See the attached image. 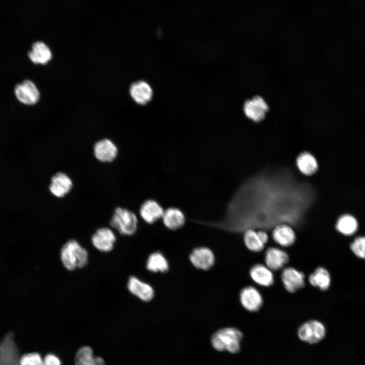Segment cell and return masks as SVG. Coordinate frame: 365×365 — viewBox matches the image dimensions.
Masks as SVG:
<instances>
[{
  "label": "cell",
  "instance_id": "cell-23",
  "mask_svg": "<svg viewBox=\"0 0 365 365\" xmlns=\"http://www.w3.org/2000/svg\"><path fill=\"white\" fill-rule=\"evenodd\" d=\"M146 268L150 272L164 273L168 270L169 266L164 255L160 251H156L149 256Z\"/></svg>",
  "mask_w": 365,
  "mask_h": 365
},
{
  "label": "cell",
  "instance_id": "cell-21",
  "mask_svg": "<svg viewBox=\"0 0 365 365\" xmlns=\"http://www.w3.org/2000/svg\"><path fill=\"white\" fill-rule=\"evenodd\" d=\"M30 60L35 64H45L52 58L50 49L44 43L36 42L32 46V49L28 52Z\"/></svg>",
  "mask_w": 365,
  "mask_h": 365
},
{
  "label": "cell",
  "instance_id": "cell-31",
  "mask_svg": "<svg viewBox=\"0 0 365 365\" xmlns=\"http://www.w3.org/2000/svg\"><path fill=\"white\" fill-rule=\"evenodd\" d=\"M257 232L261 241L264 244H266L268 241V236L267 233L263 230H259Z\"/></svg>",
  "mask_w": 365,
  "mask_h": 365
},
{
  "label": "cell",
  "instance_id": "cell-28",
  "mask_svg": "<svg viewBox=\"0 0 365 365\" xmlns=\"http://www.w3.org/2000/svg\"><path fill=\"white\" fill-rule=\"evenodd\" d=\"M350 248L357 257L365 259V237H358L351 243Z\"/></svg>",
  "mask_w": 365,
  "mask_h": 365
},
{
  "label": "cell",
  "instance_id": "cell-20",
  "mask_svg": "<svg viewBox=\"0 0 365 365\" xmlns=\"http://www.w3.org/2000/svg\"><path fill=\"white\" fill-rule=\"evenodd\" d=\"M130 93L133 100L139 104H146L153 97L151 87L143 81L133 83L130 88Z\"/></svg>",
  "mask_w": 365,
  "mask_h": 365
},
{
  "label": "cell",
  "instance_id": "cell-26",
  "mask_svg": "<svg viewBox=\"0 0 365 365\" xmlns=\"http://www.w3.org/2000/svg\"><path fill=\"white\" fill-rule=\"evenodd\" d=\"M336 227L341 234L351 235L356 231L358 224L356 220L353 216L345 214L339 218Z\"/></svg>",
  "mask_w": 365,
  "mask_h": 365
},
{
  "label": "cell",
  "instance_id": "cell-3",
  "mask_svg": "<svg viewBox=\"0 0 365 365\" xmlns=\"http://www.w3.org/2000/svg\"><path fill=\"white\" fill-rule=\"evenodd\" d=\"M109 224L120 234L131 236L137 230L138 219L133 211L125 208L117 207L114 211Z\"/></svg>",
  "mask_w": 365,
  "mask_h": 365
},
{
  "label": "cell",
  "instance_id": "cell-18",
  "mask_svg": "<svg viewBox=\"0 0 365 365\" xmlns=\"http://www.w3.org/2000/svg\"><path fill=\"white\" fill-rule=\"evenodd\" d=\"M162 218L165 226L171 230L181 228L186 222V217L182 210L174 207H170L165 210Z\"/></svg>",
  "mask_w": 365,
  "mask_h": 365
},
{
  "label": "cell",
  "instance_id": "cell-15",
  "mask_svg": "<svg viewBox=\"0 0 365 365\" xmlns=\"http://www.w3.org/2000/svg\"><path fill=\"white\" fill-rule=\"evenodd\" d=\"M164 211L158 202L154 199H148L140 206L139 214L145 223L152 224L162 218Z\"/></svg>",
  "mask_w": 365,
  "mask_h": 365
},
{
  "label": "cell",
  "instance_id": "cell-17",
  "mask_svg": "<svg viewBox=\"0 0 365 365\" xmlns=\"http://www.w3.org/2000/svg\"><path fill=\"white\" fill-rule=\"evenodd\" d=\"M287 253L282 249L270 247L265 252V262L271 270H278L282 268L288 261Z\"/></svg>",
  "mask_w": 365,
  "mask_h": 365
},
{
  "label": "cell",
  "instance_id": "cell-10",
  "mask_svg": "<svg viewBox=\"0 0 365 365\" xmlns=\"http://www.w3.org/2000/svg\"><path fill=\"white\" fill-rule=\"evenodd\" d=\"M190 260L196 268L208 270L212 267L215 262V257L212 251L206 247L194 248L190 254Z\"/></svg>",
  "mask_w": 365,
  "mask_h": 365
},
{
  "label": "cell",
  "instance_id": "cell-9",
  "mask_svg": "<svg viewBox=\"0 0 365 365\" xmlns=\"http://www.w3.org/2000/svg\"><path fill=\"white\" fill-rule=\"evenodd\" d=\"M14 93L17 99L26 105L34 104L40 98V93L36 86L30 80H25L17 85Z\"/></svg>",
  "mask_w": 365,
  "mask_h": 365
},
{
  "label": "cell",
  "instance_id": "cell-5",
  "mask_svg": "<svg viewBox=\"0 0 365 365\" xmlns=\"http://www.w3.org/2000/svg\"><path fill=\"white\" fill-rule=\"evenodd\" d=\"M20 358L14 336L9 333L0 342V365H19Z\"/></svg>",
  "mask_w": 365,
  "mask_h": 365
},
{
  "label": "cell",
  "instance_id": "cell-19",
  "mask_svg": "<svg viewBox=\"0 0 365 365\" xmlns=\"http://www.w3.org/2000/svg\"><path fill=\"white\" fill-rule=\"evenodd\" d=\"M249 275L252 280L259 285L268 287L274 282V275L267 266L257 264L251 267Z\"/></svg>",
  "mask_w": 365,
  "mask_h": 365
},
{
  "label": "cell",
  "instance_id": "cell-24",
  "mask_svg": "<svg viewBox=\"0 0 365 365\" xmlns=\"http://www.w3.org/2000/svg\"><path fill=\"white\" fill-rule=\"evenodd\" d=\"M309 282L314 287L322 290L327 289L331 284V276L328 271L323 267L317 268L309 276Z\"/></svg>",
  "mask_w": 365,
  "mask_h": 365
},
{
  "label": "cell",
  "instance_id": "cell-2",
  "mask_svg": "<svg viewBox=\"0 0 365 365\" xmlns=\"http://www.w3.org/2000/svg\"><path fill=\"white\" fill-rule=\"evenodd\" d=\"M243 338L242 332L235 327H225L218 330L211 336L213 347L218 351H228L231 353H238Z\"/></svg>",
  "mask_w": 365,
  "mask_h": 365
},
{
  "label": "cell",
  "instance_id": "cell-16",
  "mask_svg": "<svg viewBox=\"0 0 365 365\" xmlns=\"http://www.w3.org/2000/svg\"><path fill=\"white\" fill-rule=\"evenodd\" d=\"M274 241L282 247L292 245L296 240V234L291 227L285 223H281L275 226L272 231Z\"/></svg>",
  "mask_w": 365,
  "mask_h": 365
},
{
  "label": "cell",
  "instance_id": "cell-25",
  "mask_svg": "<svg viewBox=\"0 0 365 365\" xmlns=\"http://www.w3.org/2000/svg\"><path fill=\"white\" fill-rule=\"evenodd\" d=\"M76 365H105L102 358L95 356L91 348L85 346L81 348L75 356Z\"/></svg>",
  "mask_w": 365,
  "mask_h": 365
},
{
  "label": "cell",
  "instance_id": "cell-12",
  "mask_svg": "<svg viewBox=\"0 0 365 365\" xmlns=\"http://www.w3.org/2000/svg\"><path fill=\"white\" fill-rule=\"evenodd\" d=\"M116 237L114 232L110 228L103 227L99 228L91 237L93 245L102 252H109L114 246Z\"/></svg>",
  "mask_w": 365,
  "mask_h": 365
},
{
  "label": "cell",
  "instance_id": "cell-22",
  "mask_svg": "<svg viewBox=\"0 0 365 365\" xmlns=\"http://www.w3.org/2000/svg\"><path fill=\"white\" fill-rule=\"evenodd\" d=\"M296 164L300 171L308 176L314 174L318 166L315 158L307 152H303L298 156Z\"/></svg>",
  "mask_w": 365,
  "mask_h": 365
},
{
  "label": "cell",
  "instance_id": "cell-6",
  "mask_svg": "<svg viewBox=\"0 0 365 365\" xmlns=\"http://www.w3.org/2000/svg\"><path fill=\"white\" fill-rule=\"evenodd\" d=\"M305 275L293 267L284 269L281 279L285 289L290 293H294L303 288L305 284Z\"/></svg>",
  "mask_w": 365,
  "mask_h": 365
},
{
  "label": "cell",
  "instance_id": "cell-27",
  "mask_svg": "<svg viewBox=\"0 0 365 365\" xmlns=\"http://www.w3.org/2000/svg\"><path fill=\"white\" fill-rule=\"evenodd\" d=\"M243 240L246 247L251 251L260 252L264 247L265 244L261 241L258 232L251 228L244 231Z\"/></svg>",
  "mask_w": 365,
  "mask_h": 365
},
{
  "label": "cell",
  "instance_id": "cell-13",
  "mask_svg": "<svg viewBox=\"0 0 365 365\" xmlns=\"http://www.w3.org/2000/svg\"><path fill=\"white\" fill-rule=\"evenodd\" d=\"M268 108V105L260 96H256L248 100L243 106L246 117L255 122H259L264 118Z\"/></svg>",
  "mask_w": 365,
  "mask_h": 365
},
{
  "label": "cell",
  "instance_id": "cell-30",
  "mask_svg": "<svg viewBox=\"0 0 365 365\" xmlns=\"http://www.w3.org/2000/svg\"><path fill=\"white\" fill-rule=\"evenodd\" d=\"M42 365H61V362L56 355L49 353L43 358Z\"/></svg>",
  "mask_w": 365,
  "mask_h": 365
},
{
  "label": "cell",
  "instance_id": "cell-7",
  "mask_svg": "<svg viewBox=\"0 0 365 365\" xmlns=\"http://www.w3.org/2000/svg\"><path fill=\"white\" fill-rule=\"evenodd\" d=\"M73 187L70 177L65 173L59 171L51 178L49 190L56 198H61L68 194Z\"/></svg>",
  "mask_w": 365,
  "mask_h": 365
},
{
  "label": "cell",
  "instance_id": "cell-11",
  "mask_svg": "<svg viewBox=\"0 0 365 365\" xmlns=\"http://www.w3.org/2000/svg\"><path fill=\"white\" fill-rule=\"evenodd\" d=\"M239 299L242 307L252 312L259 310L263 303L260 293L252 286H248L242 288L240 293Z\"/></svg>",
  "mask_w": 365,
  "mask_h": 365
},
{
  "label": "cell",
  "instance_id": "cell-8",
  "mask_svg": "<svg viewBox=\"0 0 365 365\" xmlns=\"http://www.w3.org/2000/svg\"><path fill=\"white\" fill-rule=\"evenodd\" d=\"M94 157L102 163L114 161L118 154L117 145L110 139L104 138L97 141L93 146Z\"/></svg>",
  "mask_w": 365,
  "mask_h": 365
},
{
  "label": "cell",
  "instance_id": "cell-4",
  "mask_svg": "<svg viewBox=\"0 0 365 365\" xmlns=\"http://www.w3.org/2000/svg\"><path fill=\"white\" fill-rule=\"evenodd\" d=\"M325 335V328L319 321L310 320L302 324L298 328L299 339L310 344H315L322 340Z\"/></svg>",
  "mask_w": 365,
  "mask_h": 365
},
{
  "label": "cell",
  "instance_id": "cell-1",
  "mask_svg": "<svg viewBox=\"0 0 365 365\" xmlns=\"http://www.w3.org/2000/svg\"><path fill=\"white\" fill-rule=\"evenodd\" d=\"M60 258L64 267L69 271L85 266L88 261V253L76 240L70 239L62 247Z\"/></svg>",
  "mask_w": 365,
  "mask_h": 365
},
{
  "label": "cell",
  "instance_id": "cell-14",
  "mask_svg": "<svg viewBox=\"0 0 365 365\" xmlns=\"http://www.w3.org/2000/svg\"><path fill=\"white\" fill-rule=\"evenodd\" d=\"M127 288L131 294L144 302L150 301L155 295L154 290L150 284L135 276L129 277Z\"/></svg>",
  "mask_w": 365,
  "mask_h": 365
},
{
  "label": "cell",
  "instance_id": "cell-29",
  "mask_svg": "<svg viewBox=\"0 0 365 365\" xmlns=\"http://www.w3.org/2000/svg\"><path fill=\"white\" fill-rule=\"evenodd\" d=\"M43 358L36 352L26 353L20 358L19 365H42Z\"/></svg>",
  "mask_w": 365,
  "mask_h": 365
}]
</instances>
